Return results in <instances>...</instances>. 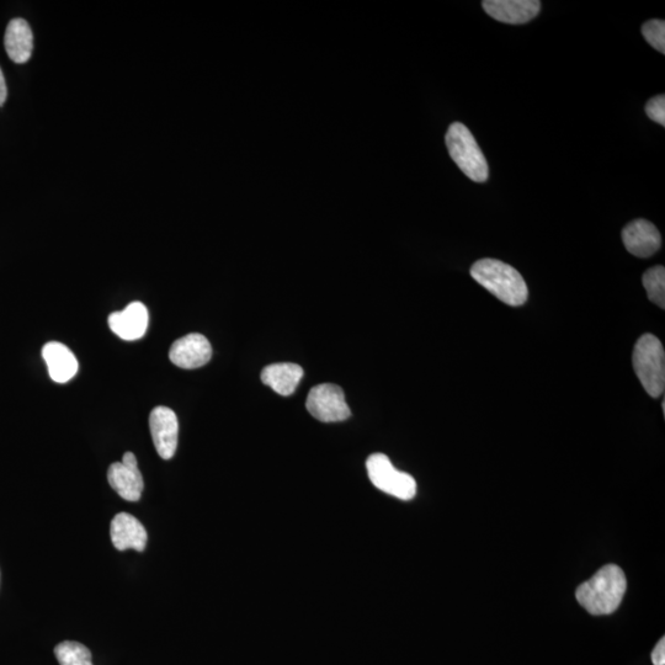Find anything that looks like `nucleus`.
I'll return each mask as SVG.
<instances>
[{"label":"nucleus","instance_id":"f257e3e1","mask_svg":"<svg viewBox=\"0 0 665 665\" xmlns=\"http://www.w3.org/2000/svg\"><path fill=\"white\" fill-rule=\"evenodd\" d=\"M627 581L619 566L608 565L577 589L578 603L595 616L615 613L624 599Z\"/></svg>","mask_w":665,"mask_h":665},{"label":"nucleus","instance_id":"f03ea898","mask_svg":"<svg viewBox=\"0 0 665 665\" xmlns=\"http://www.w3.org/2000/svg\"><path fill=\"white\" fill-rule=\"evenodd\" d=\"M471 276L484 289L509 306H523L529 297L528 285L513 266L496 259L478 260L471 268Z\"/></svg>","mask_w":665,"mask_h":665},{"label":"nucleus","instance_id":"7ed1b4c3","mask_svg":"<svg viewBox=\"0 0 665 665\" xmlns=\"http://www.w3.org/2000/svg\"><path fill=\"white\" fill-rule=\"evenodd\" d=\"M452 161L466 177L476 183L487 182L489 167L486 157L472 132L461 122L451 124L445 137Z\"/></svg>","mask_w":665,"mask_h":665},{"label":"nucleus","instance_id":"20e7f679","mask_svg":"<svg viewBox=\"0 0 665 665\" xmlns=\"http://www.w3.org/2000/svg\"><path fill=\"white\" fill-rule=\"evenodd\" d=\"M633 369L646 392L653 398L661 397L665 388V353L656 335H642L633 349Z\"/></svg>","mask_w":665,"mask_h":665},{"label":"nucleus","instance_id":"39448f33","mask_svg":"<svg viewBox=\"0 0 665 665\" xmlns=\"http://www.w3.org/2000/svg\"><path fill=\"white\" fill-rule=\"evenodd\" d=\"M366 468L371 483L380 491L401 500L416 497V480L408 473L398 471L386 455H371L366 461Z\"/></svg>","mask_w":665,"mask_h":665},{"label":"nucleus","instance_id":"423d86ee","mask_svg":"<svg viewBox=\"0 0 665 665\" xmlns=\"http://www.w3.org/2000/svg\"><path fill=\"white\" fill-rule=\"evenodd\" d=\"M306 408L312 417L323 423L343 422L351 416L342 388L332 383L313 387L308 393Z\"/></svg>","mask_w":665,"mask_h":665},{"label":"nucleus","instance_id":"0eeeda50","mask_svg":"<svg viewBox=\"0 0 665 665\" xmlns=\"http://www.w3.org/2000/svg\"><path fill=\"white\" fill-rule=\"evenodd\" d=\"M150 429L154 446L163 460H170L177 452L179 422L177 414L168 407L154 408L150 416Z\"/></svg>","mask_w":665,"mask_h":665},{"label":"nucleus","instance_id":"6e6552de","mask_svg":"<svg viewBox=\"0 0 665 665\" xmlns=\"http://www.w3.org/2000/svg\"><path fill=\"white\" fill-rule=\"evenodd\" d=\"M212 348L209 340L202 334L185 335L174 342L169 351V359L180 369L193 370L209 363Z\"/></svg>","mask_w":665,"mask_h":665},{"label":"nucleus","instance_id":"1a4fd4ad","mask_svg":"<svg viewBox=\"0 0 665 665\" xmlns=\"http://www.w3.org/2000/svg\"><path fill=\"white\" fill-rule=\"evenodd\" d=\"M622 239L627 250L638 258H649L662 246L661 233L653 223L636 220L624 228Z\"/></svg>","mask_w":665,"mask_h":665},{"label":"nucleus","instance_id":"9d476101","mask_svg":"<svg viewBox=\"0 0 665 665\" xmlns=\"http://www.w3.org/2000/svg\"><path fill=\"white\" fill-rule=\"evenodd\" d=\"M482 5L489 17L513 25L529 23L541 10L537 0H486Z\"/></svg>","mask_w":665,"mask_h":665},{"label":"nucleus","instance_id":"9b49d317","mask_svg":"<svg viewBox=\"0 0 665 665\" xmlns=\"http://www.w3.org/2000/svg\"><path fill=\"white\" fill-rule=\"evenodd\" d=\"M109 327L117 337L133 342L146 334L148 327L147 307L141 302H132L124 311L111 313Z\"/></svg>","mask_w":665,"mask_h":665},{"label":"nucleus","instance_id":"f8f14e48","mask_svg":"<svg viewBox=\"0 0 665 665\" xmlns=\"http://www.w3.org/2000/svg\"><path fill=\"white\" fill-rule=\"evenodd\" d=\"M110 535L119 551L132 549L143 552L146 549L148 536L145 526L131 514H117L111 521Z\"/></svg>","mask_w":665,"mask_h":665},{"label":"nucleus","instance_id":"ddd939ff","mask_svg":"<svg viewBox=\"0 0 665 665\" xmlns=\"http://www.w3.org/2000/svg\"><path fill=\"white\" fill-rule=\"evenodd\" d=\"M4 45L10 60L18 65L28 62L34 50V35L28 21L20 18L10 21Z\"/></svg>","mask_w":665,"mask_h":665},{"label":"nucleus","instance_id":"4468645a","mask_svg":"<svg viewBox=\"0 0 665 665\" xmlns=\"http://www.w3.org/2000/svg\"><path fill=\"white\" fill-rule=\"evenodd\" d=\"M108 481L111 488L127 502L140 500L145 488L140 468L126 466L122 462H115L109 467Z\"/></svg>","mask_w":665,"mask_h":665},{"label":"nucleus","instance_id":"2eb2a0df","mask_svg":"<svg viewBox=\"0 0 665 665\" xmlns=\"http://www.w3.org/2000/svg\"><path fill=\"white\" fill-rule=\"evenodd\" d=\"M42 356L49 367V374L53 381L66 383L77 375V358L66 345L58 342L47 343L42 349Z\"/></svg>","mask_w":665,"mask_h":665},{"label":"nucleus","instance_id":"dca6fc26","mask_svg":"<svg viewBox=\"0 0 665 665\" xmlns=\"http://www.w3.org/2000/svg\"><path fill=\"white\" fill-rule=\"evenodd\" d=\"M303 377L300 365L281 363L266 366L262 371V382L281 396H291Z\"/></svg>","mask_w":665,"mask_h":665},{"label":"nucleus","instance_id":"f3484780","mask_svg":"<svg viewBox=\"0 0 665 665\" xmlns=\"http://www.w3.org/2000/svg\"><path fill=\"white\" fill-rule=\"evenodd\" d=\"M55 654L61 665H93L92 653L82 643L62 642L55 648Z\"/></svg>","mask_w":665,"mask_h":665},{"label":"nucleus","instance_id":"a211bd4d","mask_svg":"<svg viewBox=\"0 0 665 665\" xmlns=\"http://www.w3.org/2000/svg\"><path fill=\"white\" fill-rule=\"evenodd\" d=\"M643 286L647 291L648 299L658 307L665 308V269L664 266H654L643 275Z\"/></svg>","mask_w":665,"mask_h":665},{"label":"nucleus","instance_id":"6ab92c4d","mask_svg":"<svg viewBox=\"0 0 665 665\" xmlns=\"http://www.w3.org/2000/svg\"><path fill=\"white\" fill-rule=\"evenodd\" d=\"M642 34L648 44L659 52L665 53V23L664 20H649L642 26Z\"/></svg>","mask_w":665,"mask_h":665},{"label":"nucleus","instance_id":"aec40b11","mask_svg":"<svg viewBox=\"0 0 665 665\" xmlns=\"http://www.w3.org/2000/svg\"><path fill=\"white\" fill-rule=\"evenodd\" d=\"M646 114L649 119L657 122V124L665 126V97L664 95H657L649 100L646 105Z\"/></svg>","mask_w":665,"mask_h":665},{"label":"nucleus","instance_id":"412c9836","mask_svg":"<svg viewBox=\"0 0 665 665\" xmlns=\"http://www.w3.org/2000/svg\"><path fill=\"white\" fill-rule=\"evenodd\" d=\"M652 662L654 665H665V638L657 643L652 652Z\"/></svg>","mask_w":665,"mask_h":665},{"label":"nucleus","instance_id":"4be33fe9","mask_svg":"<svg viewBox=\"0 0 665 665\" xmlns=\"http://www.w3.org/2000/svg\"><path fill=\"white\" fill-rule=\"evenodd\" d=\"M8 98V89L7 84H5L4 74L2 69H0V106H3L5 101Z\"/></svg>","mask_w":665,"mask_h":665},{"label":"nucleus","instance_id":"5701e85b","mask_svg":"<svg viewBox=\"0 0 665 665\" xmlns=\"http://www.w3.org/2000/svg\"><path fill=\"white\" fill-rule=\"evenodd\" d=\"M121 462L126 466H138L136 456L132 452H126Z\"/></svg>","mask_w":665,"mask_h":665}]
</instances>
